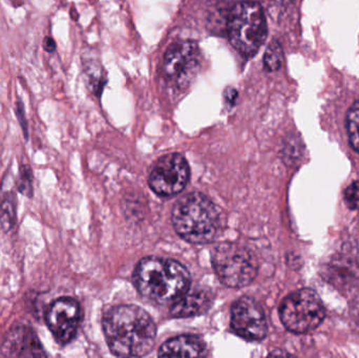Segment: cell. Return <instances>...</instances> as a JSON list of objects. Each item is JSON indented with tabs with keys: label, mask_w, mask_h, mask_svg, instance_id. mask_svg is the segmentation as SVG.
I'll list each match as a JSON object with an SVG mask.
<instances>
[{
	"label": "cell",
	"mask_w": 359,
	"mask_h": 358,
	"mask_svg": "<svg viewBox=\"0 0 359 358\" xmlns=\"http://www.w3.org/2000/svg\"><path fill=\"white\" fill-rule=\"evenodd\" d=\"M283 325L293 333L304 334L316 330L326 317L324 304L312 289L293 292L280 307Z\"/></svg>",
	"instance_id": "8992f818"
},
{
	"label": "cell",
	"mask_w": 359,
	"mask_h": 358,
	"mask_svg": "<svg viewBox=\"0 0 359 358\" xmlns=\"http://www.w3.org/2000/svg\"><path fill=\"white\" fill-rule=\"evenodd\" d=\"M231 328L247 340H262L268 333L265 313L257 301L242 298L231 308Z\"/></svg>",
	"instance_id": "30bf717a"
},
{
	"label": "cell",
	"mask_w": 359,
	"mask_h": 358,
	"mask_svg": "<svg viewBox=\"0 0 359 358\" xmlns=\"http://www.w3.org/2000/svg\"><path fill=\"white\" fill-rule=\"evenodd\" d=\"M189 166L183 156H164L154 166L149 176V186L162 197H172L181 193L189 181Z\"/></svg>",
	"instance_id": "52a82bcc"
},
{
	"label": "cell",
	"mask_w": 359,
	"mask_h": 358,
	"mask_svg": "<svg viewBox=\"0 0 359 358\" xmlns=\"http://www.w3.org/2000/svg\"><path fill=\"white\" fill-rule=\"evenodd\" d=\"M80 321L81 308L79 303L74 298H58L46 309V325L59 345H67L74 340Z\"/></svg>",
	"instance_id": "9c48e42d"
},
{
	"label": "cell",
	"mask_w": 359,
	"mask_h": 358,
	"mask_svg": "<svg viewBox=\"0 0 359 358\" xmlns=\"http://www.w3.org/2000/svg\"><path fill=\"white\" fill-rule=\"evenodd\" d=\"M283 59H284V54H283L282 46L278 41H272L268 46L264 56V65L266 69L269 71H278L282 67Z\"/></svg>",
	"instance_id": "e0dca14e"
},
{
	"label": "cell",
	"mask_w": 359,
	"mask_h": 358,
	"mask_svg": "<svg viewBox=\"0 0 359 358\" xmlns=\"http://www.w3.org/2000/svg\"><path fill=\"white\" fill-rule=\"evenodd\" d=\"M274 1L280 4H289L290 2H292L293 0H274Z\"/></svg>",
	"instance_id": "603a6c76"
},
{
	"label": "cell",
	"mask_w": 359,
	"mask_h": 358,
	"mask_svg": "<svg viewBox=\"0 0 359 358\" xmlns=\"http://www.w3.org/2000/svg\"><path fill=\"white\" fill-rule=\"evenodd\" d=\"M84 76L90 92L99 96L102 92L107 82L104 69L97 61H88L84 64Z\"/></svg>",
	"instance_id": "5bb4252c"
},
{
	"label": "cell",
	"mask_w": 359,
	"mask_h": 358,
	"mask_svg": "<svg viewBox=\"0 0 359 358\" xmlns=\"http://www.w3.org/2000/svg\"><path fill=\"white\" fill-rule=\"evenodd\" d=\"M211 261L219 281L227 287H245L257 277V259L250 250L240 244H219L213 249Z\"/></svg>",
	"instance_id": "5b68a950"
},
{
	"label": "cell",
	"mask_w": 359,
	"mask_h": 358,
	"mask_svg": "<svg viewBox=\"0 0 359 358\" xmlns=\"http://www.w3.org/2000/svg\"><path fill=\"white\" fill-rule=\"evenodd\" d=\"M16 186L19 193L23 195H27V198L33 197V174L29 166L23 165L21 167Z\"/></svg>",
	"instance_id": "ac0fdd59"
},
{
	"label": "cell",
	"mask_w": 359,
	"mask_h": 358,
	"mask_svg": "<svg viewBox=\"0 0 359 358\" xmlns=\"http://www.w3.org/2000/svg\"><path fill=\"white\" fill-rule=\"evenodd\" d=\"M226 97H227L228 102H234V100H236V97H238V92H236V90H233V88H229V90H228V92H226Z\"/></svg>",
	"instance_id": "7402d4cb"
},
{
	"label": "cell",
	"mask_w": 359,
	"mask_h": 358,
	"mask_svg": "<svg viewBox=\"0 0 359 358\" xmlns=\"http://www.w3.org/2000/svg\"><path fill=\"white\" fill-rule=\"evenodd\" d=\"M345 200L347 205L351 209H356L359 205V183L354 182L348 187L345 193Z\"/></svg>",
	"instance_id": "d6986e66"
},
{
	"label": "cell",
	"mask_w": 359,
	"mask_h": 358,
	"mask_svg": "<svg viewBox=\"0 0 359 358\" xmlns=\"http://www.w3.org/2000/svg\"><path fill=\"white\" fill-rule=\"evenodd\" d=\"M212 296L210 292L200 288L188 289L176 300L170 308V315L174 317H191L202 315L210 308Z\"/></svg>",
	"instance_id": "7c38bea8"
},
{
	"label": "cell",
	"mask_w": 359,
	"mask_h": 358,
	"mask_svg": "<svg viewBox=\"0 0 359 358\" xmlns=\"http://www.w3.org/2000/svg\"><path fill=\"white\" fill-rule=\"evenodd\" d=\"M15 113H16L19 124H20L21 128H22L23 135H25V139H27V136H29V124H27V117H25V105H23L22 101L18 100V102L16 103Z\"/></svg>",
	"instance_id": "ffe728a7"
},
{
	"label": "cell",
	"mask_w": 359,
	"mask_h": 358,
	"mask_svg": "<svg viewBox=\"0 0 359 358\" xmlns=\"http://www.w3.org/2000/svg\"><path fill=\"white\" fill-rule=\"evenodd\" d=\"M103 331L114 354L141 357L153 350L157 328L149 313L140 307L122 305L105 313Z\"/></svg>",
	"instance_id": "6da1fadb"
},
{
	"label": "cell",
	"mask_w": 359,
	"mask_h": 358,
	"mask_svg": "<svg viewBox=\"0 0 359 358\" xmlns=\"http://www.w3.org/2000/svg\"><path fill=\"white\" fill-rule=\"evenodd\" d=\"M228 36L233 48L246 56H253L267 37L265 13L257 2L245 0L230 11Z\"/></svg>",
	"instance_id": "277c9868"
},
{
	"label": "cell",
	"mask_w": 359,
	"mask_h": 358,
	"mask_svg": "<svg viewBox=\"0 0 359 358\" xmlns=\"http://www.w3.org/2000/svg\"><path fill=\"white\" fill-rule=\"evenodd\" d=\"M134 283L143 296L163 304L178 300L187 291L190 275L177 261L149 256L137 266Z\"/></svg>",
	"instance_id": "7a4b0ae2"
},
{
	"label": "cell",
	"mask_w": 359,
	"mask_h": 358,
	"mask_svg": "<svg viewBox=\"0 0 359 358\" xmlns=\"http://www.w3.org/2000/svg\"><path fill=\"white\" fill-rule=\"evenodd\" d=\"M175 229L192 244H208L222 228L221 212L209 198L192 193L177 201L172 212Z\"/></svg>",
	"instance_id": "3957f363"
},
{
	"label": "cell",
	"mask_w": 359,
	"mask_h": 358,
	"mask_svg": "<svg viewBox=\"0 0 359 358\" xmlns=\"http://www.w3.org/2000/svg\"><path fill=\"white\" fill-rule=\"evenodd\" d=\"M205 354V345L198 336H181L162 345L159 357H198Z\"/></svg>",
	"instance_id": "4fadbf2b"
},
{
	"label": "cell",
	"mask_w": 359,
	"mask_h": 358,
	"mask_svg": "<svg viewBox=\"0 0 359 358\" xmlns=\"http://www.w3.org/2000/svg\"><path fill=\"white\" fill-rule=\"evenodd\" d=\"M16 221V198L14 191H10L6 193L1 204L0 212V224L6 233H8L14 227Z\"/></svg>",
	"instance_id": "9a60e30c"
},
{
	"label": "cell",
	"mask_w": 359,
	"mask_h": 358,
	"mask_svg": "<svg viewBox=\"0 0 359 358\" xmlns=\"http://www.w3.org/2000/svg\"><path fill=\"white\" fill-rule=\"evenodd\" d=\"M43 48L48 53H54L57 48L56 42L52 37H46L43 40Z\"/></svg>",
	"instance_id": "44dd1931"
},
{
	"label": "cell",
	"mask_w": 359,
	"mask_h": 358,
	"mask_svg": "<svg viewBox=\"0 0 359 358\" xmlns=\"http://www.w3.org/2000/svg\"><path fill=\"white\" fill-rule=\"evenodd\" d=\"M200 48L191 40L172 44L163 59V75L170 83L183 86L189 83L200 65Z\"/></svg>",
	"instance_id": "ba28073f"
},
{
	"label": "cell",
	"mask_w": 359,
	"mask_h": 358,
	"mask_svg": "<svg viewBox=\"0 0 359 358\" xmlns=\"http://www.w3.org/2000/svg\"><path fill=\"white\" fill-rule=\"evenodd\" d=\"M347 132L350 144L359 153V100L348 111Z\"/></svg>",
	"instance_id": "2e32d148"
},
{
	"label": "cell",
	"mask_w": 359,
	"mask_h": 358,
	"mask_svg": "<svg viewBox=\"0 0 359 358\" xmlns=\"http://www.w3.org/2000/svg\"><path fill=\"white\" fill-rule=\"evenodd\" d=\"M1 353L4 357H42L48 355L35 331L25 325L15 326L8 331L2 344Z\"/></svg>",
	"instance_id": "8fae6325"
}]
</instances>
